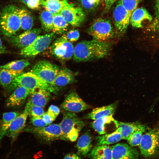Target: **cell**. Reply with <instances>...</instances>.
<instances>
[{
    "instance_id": "6da1fadb",
    "label": "cell",
    "mask_w": 159,
    "mask_h": 159,
    "mask_svg": "<svg viewBox=\"0 0 159 159\" xmlns=\"http://www.w3.org/2000/svg\"><path fill=\"white\" fill-rule=\"evenodd\" d=\"M112 43L94 39L83 40L78 43L74 49V60L77 62L89 61L106 56L110 51Z\"/></svg>"
},
{
    "instance_id": "7a4b0ae2",
    "label": "cell",
    "mask_w": 159,
    "mask_h": 159,
    "mask_svg": "<svg viewBox=\"0 0 159 159\" xmlns=\"http://www.w3.org/2000/svg\"><path fill=\"white\" fill-rule=\"evenodd\" d=\"M59 125L62 132L61 139L74 142L85 123L75 113L65 111Z\"/></svg>"
},
{
    "instance_id": "3957f363",
    "label": "cell",
    "mask_w": 159,
    "mask_h": 159,
    "mask_svg": "<svg viewBox=\"0 0 159 159\" xmlns=\"http://www.w3.org/2000/svg\"><path fill=\"white\" fill-rule=\"evenodd\" d=\"M20 86L30 90L31 92L38 88L46 89L51 92H55V89L53 86L47 83L31 72L22 73L16 77L7 90L11 92Z\"/></svg>"
},
{
    "instance_id": "277c9868",
    "label": "cell",
    "mask_w": 159,
    "mask_h": 159,
    "mask_svg": "<svg viewBox=\"0 0 159 159\" xmlns=\"http://www.w3.org/2000/svg\"><path fill=\"white\" fill-rule=\"evenodd\" d=\"M21 28L19 17L16 6L9 5L4 7L0 12V29L5 36L11 37Z\"/></svg>"
},
{
    "instance_id": "5b68a950",
    "label": "cell",
    "mask_w": 159,
    "mask_h": 159,
    "mask_svg": "<svg viewBox=\"0 0 159 159\" xmlns=\"http://www.w3.org/2000/svg\"><path fill=\"white\" fill-rule=\"evenodd\" d=\"M87 32L93 39L100 41H107L115 35L110 21L105 18L96 19L89 28Z\"/></svg>"
},
{
    "instance_id": "8992f818",
    "label": "cell",
    "mask_w": 159,
    "mask_h": 159,
    "mask_svg": "<svg viewBox=\"0 0 159 159\" xmlns=\"http://www.w3.org/2000/svg\"><path fill=\"white\" fill-rule=\"evenodd\" d=\"M141 154L145 157L154 156L159 152V127L150 130L143 135L139 144Z\"/></svg>"
},
{
    "instance_id": "52a82bcc",
    "label": "cell",
    "mask_w": 159,
    "mask_h": 159,
    "mask_svg": "<svg viewBox=\"0 0 159 159\" xmlns=\"http://www.w3.org/2000/svg\"><path fill=\"white\" fill-rule=\"evenodd\" d=\"M59 69L58 66L43 60L36 63L32 67L30 72L47 83L53 86L54 80Z\"/></svg>"
},
{
    "instance_id": "ba28073f",
    "label": "cell",
    "mask_w": 159,
    "mask_h": 159,
    "mask_svg": "<svg viewBox=\"0 0 159 159\" xmlns=\"http://www.w3.org/2000/svg\"><path fill=\"white\" fill-rule=\"evenodd\" d=\"M53 32L39 36L29 45L21 49L20 54L24 57L34 56L44 51L49 46L56 37Z\"/></svg>"
},
{
    "instance_id": "9c48e42d",
    "label": "cell",
    "mask_w": 159,
    "mask_h": 159,
    "mask_svg": "<svg viewBox=\"0 0 159 159\" xmlns=\"http://www.w3.org/2000/svg\"><path fill=\"white\" fill-rule=\"evenodd\" d=\"M74 49L71 42L61 37L53 42L50 49L52 54L56 57L67 61L71 59L73 56Z\"/></svg>"
},
{
    "instance_id": "30bf717a",
    "label": "cell",
    "mask_w": 159,
    "mask_h": 159,
    "mask_svg": "<svg viewBox=\"0 0 159 159\" xmlns=\"http://www.w3.org/2000/svg\"><path fill=\"white\" fill-rule=\"evenodd\" d=\"M38 138L47 142L61 139L62 132L59 124H50L42 127H33L26 129Z\"/></svg>"
},
{
    "instance_id": "8fae6325",
    "label": "cell",
    "mask_w": 159,
    "mask_h": 159,
    "mask_svg": "<svg viewBox=\"0 0 159 159\" xmlns=\"http://www.w3.org/2000/svg\"><path fill=\"white\" fill-rule=\"evenodd\" d=\"M69 24L74 26H80L85 21V15L82 9L69 4L59 13Z\"/></svg>"
},
{
    "instance_id": "7c38bea8",
    "label": "cell",
    "mask_w": 159,
    "mask_h": 159,
    "mask_svg": "<svg viewBox=\"0 0 159 159\" xmlns=\"http://www.w3.org/2000/svg\"><path fill=\"white\" fill-rule=\"evenodd\" d=\"M61 107L65 111L74 113L81 112L90 107L74 91L71 92L67 95Z\"/></svg>"
},
{
    "instance_id": "4fadbf2b",
    "label": "cell",
    "mask_w": 159,
    "mask_h": 159,
    "mask_svg": "<svg viewBox=\"0 0 159 159\" xmlns=\"http://www.w3.org/2000/svg\"><path fill=\"white\" fill-rule=\"evenodd\" d=\"M115 27L119 33H125L130 23V16L118 0L113 12Z\"/></svg>"
},
{
    "instance_id": "5bb4252c",
    "label": "cell",
    "mask_w": 159,
    "mask_h": 159,
    "mask_svg": "<svg viewBox=\"0 0 159 159\" xmlns=\"http://www.w3.org/2000/svg\"><path fill=\"white\" fill-rule=\"evenodd\" d=\"M40 28L26 30L21 34L11 37V43L15 47L21 49L27 47L39 36L41 32Z\"/></svg>"
},
{
    "instance_id": "9a60e30c",
    "label": "cell",
    "mask_w": 159,
    "mask_h": 159,
    "mask_svg": "<svg viewBox=\"0 0 159 159\" xmlns=\"http://www.w3.org/2000/svg\"><path fill=\"white\" fill-rule=\"evenodd\" d=\"M112 159H138L139 153L133 147L125 143H118L111 147Z\"/></svg>"
},
{
    "instance_id": "2e32d148",
    "label": "cell",
    "mask_w": 159,
    "mask_h": 159,
    "mask_svg": "<svg viewBox=\"0 0 159 159\" xmlns=\"http://www.w3.org/2000/svg\"><path fill=\"white\" fill-rule=\"evenodd\" d=\"M28 115V110L25 106L22 112L20 113L11 122L6 135L10 138L11 142L15 140L24 129Z\"/></svg>"
},
{
    "instance_id": "e0dca14e",
    "label": "cell",
    "mask_w": 159,
    "mask_h": 159,
    "mask_svg": "<svg viewBox=\"0 0 159 159\" xmlns=\"http://www.w3.org/2000/svg\"><path fill=\"white\" fill-rule=\"evenodd\" d=\"M30 90L21 86L16 88L7 100L6 104L8 107H14L22 104L31 94Z\"/></svg>"
},
{
    "instance_id": "ac0fdd59",
    "label": "cell",
    "mask_w": 159,
    "mask_h": 159,
    "mask_svg": "<svg viewBox=\"0 0 159 159\" xmlns=\"http://www.w3.org/2000/svg\"><path fill=\"white\" fill-rule=\"evenodd\" d=\"M117 104L115 102L108 105L95 108L85 115L83 118L94 120L104 117L112 115L116 111Z\"/></svg>"
},
{
    "instance_id": "d6986e66",
    "label": "cell",
    "mask_w": 159,
    "mask_h": 159,
    "mask_svg": "<svg viewBox=\"0 0 159 159\" xmlns=\"http://www.w3.org/2000/svg\"><path fill=\"white\" fill-rule=\"evenodd\" d=\"M50 92L45 89H36L31 93V96L28 102L32 105L43 108L50 98Z\"/></svg>"
},
{
    "instance_id": "ffe728a7",
    "label": "cell",
    "mask_w": 159,
    "mask_h": 159,
    "mask_svg": "<svg viewBox=\"0 0 159 159\" xmlns=\"http://www.w3.org/2000/svg\"><path fill=\"white\" fill-rule=\"evenodd\" d=\"M118 121L115 120L112 115L102 117L94 120L91 123L93 129L99 134L102 135L107 134L110 126L112 125L117 124Z\"/></svg>"
},
{
    "instance_id": "44dd1931",
    "label": "cell",
    "mask_w": 159,
    "mask_h": 159,
    "mask_svg": "<svg viewBox=\"0 0 159 159\" xmlns=\"http://www.w3.org/2000/svg\"><path fill=\"white\" fill-rule=\"evenodd\" d=\"M151 15L144 8H136L132 13L130 19V22L132 27L135 28L142 27V23L144 20L152 21Z\"/></svg>"
},
{
    "instance_id": "7402d4cb",
    "label": "cell",
    "mask_w": 159,
    "mask_h": 159,
    "mask_svg": "<svg viewBox=\"0 0 159 159\" xmlns=\"http://www.w3.org/2000/svg\"><path fill=\"white\" fill-rule=\"evenodd\" d=\"M73 72L69 69L64 68L60 69L54 82L53 86L63 87L72 83L74 81Z\"/></svg>"
},
{
    "instance_id": "603a6c76",
    "label": "cell",
    "mask_w": 159,
    "mask_h": 159,
    "mask_svg": "<svg viewBox=\"0 0 159 159\" xmlns=\"http://www.w3.org/2000/svg\"><path fill=\"white\" fill-rule=\"evenodd\" d=\"M118 127L123 139L127 140L129 136L135 131L146 129L145 126L138 122H118Z\"/></svg>"
},
{
    "instance_id": "cb8c5ba5",
    "label": "cell",
    "mask_w": 159,
    "mask_h": 159,
    "mask_svg": "<svg viewBox=\"0 0 159 159\" xmlns=\"http://www.w3.org/2000/svg\"><path fill=\"white\" fill-rule=\"evenodd\" d=\"M16 10L19 18L21 28L26 31L32 29L33 25L34 20L30 12L24 8L16 6Z\"/></svg>"
},
{
    "instance_id": "d4e9b609",
    "label": "cell",
    "mask_w": 159,
    "mask_h": 159,
    "mask_svg": "<svg viewBox=\"0 0 159 159\" xmlns=\"http://www.w3.org/2000/svg\"><path fill=\"white\" fill-rule=\"evenodd\" d=\"M69 3L67 0H47L41 1V4L45 9L53 15L60 13Z\"/></svg>"
},
{
    "instance_id": "484cf974",
    "label": "cell",
    "mask_w": 159,
    "mask_h": 159,
    "mask_svg": "<svg viewBox=\"0 0 159 159\" xmlns=\"http://www.w3.org/2000/svg\"><path fill=\"white\" fill-rule=\"evenodd\" d=\"M90 156L92 159H112L111 147L97 145L91 150Z\"/></svg>"
},
{
    "instance_id": "4316f807",
    "label": "cell",
    "mask_w": 159,
    "mask_h": 159,
    "mask_svg": "<svg viewBox=\"0 0 159 159\" xmlns=\"http://www.w3.org/2000/svg\"><path fill=\"white\" fill-rule=\"evenodd\" d=\"M122 139L120 129L118 127L112 132L101 135L97 137V145H108L116 143Z\"/></svg>"
},
{
    "instance_id": "83f0119b",
    "label": "cell",
    "mask_w": 159,
    "mask_h": 159,
    "mask_svg": "<svg viewBox=\"0 0 159 159\" xmlns=\"http://www.w3.org/2000/svg\"><path fill=\"white\" fill-rule=\"evenodd\" d=\"M20 113L17 112H9L4 113L0 123V142L6 135L12 121Z\"/></svg>"
},
{
    "instance_id": "f1b7e54d",
    "label": "cell",
    "mask_w": 159,
    "mask_h": 159,
    "mask_svg": "<svg viewBox=\"0 0 159 159\" xmlns=\"http://www.w3.org/2000/svg\"><path fill=\"white\" fill-rule=\"evenodd\" d=\"M92 140L90 135L85 133L79 138L77 148L79 152L83 155H86L90 151L92 147Z\"/></svg>"
},
{
    "instance_id": "f546056e",
    "label": "cell",
    "mask_w": 159,
    "mask_h": 159,
    "mask_svg": "<svg viewBox=\"0 0 159 159\" xmlns=\"http://www.w3.org/2000/svg\"><path fill=\"white\" fill-rule=\"evenodd\" d=\"M21 73L0 68V84L7 90L14 78Z\"/></svg>"
},
{
    "instance_id": "4dcf8cb0",
    "label": "cell",
    "mask_w": 159,
    "mask_h": 159,
    "mask_svg": "<svg viewBox=\"0 0 159 159\" xmlns=\"http://www.w3.org/2000/svg\"><path fill=\"white\" fill-rule=\"evenodd\" d=\"M54 15L52 32L56 34H62L67 30L69 24L59 14Z\"/></svg>"
},
{
    "instance_id": "1f68e13d",
    "label": "cell",
    "mask_w": 159,
    "mask_h": 159,
    "mask_svg": "<svg viewBox=\"0 0 159 159\" xmlns=\"http://www.w3.org/2000/svg\"><path fill=\"white\" fill-rule=\"evenodd\" d=\"M30 63L27 60L21 59L11 61L1 66L0 68L22 73L24 69Z\"/></svg>"
},
{
    "instance_id": "d6a6232c",
    "label": "cell",
    "mask_w": 159,
    "mask_h": 159,
    "mask_svg": "<svg viewBox=\"0 0 159 159\" xmlns=\"http://www.w3.org/2000/svg\"><path fill=\"white\" fill-rule=\"evenodd\" d=\"M54 15L50 12L45 10L41 13L39 20L43 29L47 32L52 31Z\"/></svg>"
},
{
    "instance_id": "836d02e7",
    "label": "cell",
    "mask_w": 159,
    "mask_h": 159,
    "mask_svg": "<svg viewBox=\"0 0 159 159\" xmlns=\"http://www.w3.org/2000/svg\"><path fill=\"white\" fill-rule=\"evenodd\" d=\"M154 13V19L147 28V30L159 33V0H155Z\"/></svg>"
},
{
    "instance_id": "e575fe53",
    "label": "cell",
    "mask_w": 159,
    "mask_h": 159,
    "mask_svg": "<svg viewBox=\"0 0 159 159\" xmlns=\"http://www.w3.org/2000/svg\"><path fill=\"white\" fill-rule=\"evenodd\" d=\"M145 129H143L137 130L129 136L127 140L130 146L133 147L139 145L142 137L143 133Z\"/></svg>"
},
{
    "instance_id": "d590c367",
    "label": "cell",
    "mask_w": 159,
    "mask_h": 159,
    "mask_svg": "<svg viewBox=\"0 0 159 159\" xmlns=\"http://www.w3.org/2000/svg\"><path fill=\"white\" fill-rule=\"evenodd\" d=\"M26 106L30 117H41L44 113L43 107L32 105L29 102L27 103Z\"/></svg>"
},
{
    "instance_id": "8d00e7d4",
    "label": "cell",
    "mask_w": 159,
    "mask_h": 159,
    "mask_svg": "<svg viewBox=\"0 0 159 159\" xmlns=\"http://www.w3.org/2000/svg\"><path fill=\"white\" fill-rule=\"evenodd\" d=\"M142 0H119L131 17V15Z\"/></svg>"
},
{
    "instance_id": "74e56055",
    "label": "cell",
    "mask_w": 159,
    "mask_h": 159,
    "mask_svg": "<svg viewBox=\"0 0 159 159\" xmlns=\"http://www.w3.org/2000/svg\"><path fill=\"white\" fill-rule=\"evenodd\" d=\"M80 33L79 31L76 29L70 30L66 33H64L62 36L71 42L77 41L79 39Z\"/></svg>"
},
{
    "instance_id": "f35d334b",
    "label": "cell",
    "mask_w": 159,
    "mask_h": 159,
    "mask_svg": "<svg viewBox=\"0 0 159 159\" xmlns=\"http://www.w3.org/2000/svg\"><path fill=\"white\" fill-rule=\"evenodd\" d=\"M29 8L32 9H39L41 4V0H18Z\"/></svg>"
},
{
    "instance_id": "ab89813d",
    "label": "cell",
    "mask_w": 159,
    "mask_h": 159,
    "mask_svg": "<svg viewBox=\"0 0 159 159\" xmlns=\"http://www.w3.org/2000/svg\"><path fill=\"white\" fill-rule=\"evenodd\" d=\"M31 121L35 127H42L48 125L41 117H31Z\"/></svg>"
},
{
    "instance_id": "60d3db41",
    "label": "cell",
    "mask_w": 159,
    "mask_h": 159,
    "mask_svg": "<svg viewBox=\"0 0 159 159\" xmlns=\"http://www.w3.org/2000/svg\"><path fill=\"white\" fill-rule=\"evenodd\" d=\"M60 109L57 106L54 105H50L47 111L53 118L55 119L60 112Z\"/></svg>"
},
{
    "instance_id": "b9f144b4",
    "label": "cell",
    "mask_w": 159,
    "mask_h": 159,
    "mask_svg": "<svg viewBox=\"0 0 159 159\" xmlns=\"http://www.w3.org/2000/svg\"><path fill=\"white\" fill-rule=\"evenodd\" d=\"M81 1L82 6L88 11L94 9L98 5L97 4L91 3L88 0H81Z\"/></svg>"
},
{
    "instance_id": "7bdbcfd3",
    "label": "cell",
    "mask_w": 159,
    "mask_h": 159,
    "mask_svg": "<svg viewBox=\"0 0 159 159\" xmlns=\"http://www.w3.org/2000/svg\"><path fill=\"white\" fill-rule=\"evenodd\" d=\"M42 117L48 125L50 124L55 120L47 112H44Z\"/></svg>"
},
{
    "instance_id": "ee69618b",
    "label": "cell",
    "mask_w": 159,
    "mask_h": 159,
    "mask_svg": "<svg viewBox=\"0 0 159 159\" xmlns=\"http://www.w3.org/2000/svg\"><path fill=\"white\" fill-rule=\"evenodd\" d=\"M117 0H104L105 9L108 11L115 2Z\"/></svg>"
},
{
    "instance_id": "f6af8a7d",
    "label": "cell",
    "mask_w": 159,
    "mask_h": 159,
    "mask_svg": "<svg viewBox=\"0 0 159 159\" xmlns=\"http://www.w3.org/2000/svg\"><path fill=\"white\" fill-rule=\"evenodd\" d=\"M63 159H81V158L76 154L69 153L66 155Z\"/></svg>"
},
{
    "instance_id": "bcb514c9",
    "label": "cell",
    "mask_w": 159,
    "mask_h": 159,
    "mask_svg": "<svg viewBox=\"0 0 159 159\" xmlns=\"http://www.w3.org/2000/svg\"><path fill=\"white\" fill-rule=\"evenodd\" d=\"M7 51L3 46L0 37V55L6 53Z\"/></svg>"
},
{
    "instance_id": "7dc6e473",
    "label": "cell",
    "mask_w": 159,
    "mask_h": 159,
    "mask_svg": "<svg viewBox=\"0 0 159 159\" xmlns=\"http://www.w3.org/2000/svg\"><path fill=\"white\" fill-rule=\"evenodd\" d=\"M90 2L92 3L99 4L100 0H88Z\"/></svg>"
},
{
    "instance_id": "c3c4849f",
    "label": "cell",
    "mask_w": 159,
    "mask_h": 159,
    "mask_svg": "<svg viewBox=\"0 0 159 159\" xmlns=\"http://www.w3.org/2000/svg\"><path fill=\"white\" fill-rule=\"evenodd\" d=\"M159 100V95L157 97V98L155 99V100L154 101V102L153 103V105H152L151 107H152L153 106V105H154Z\"/></svg>"
},
{
    "instance_id": "681fc988",
    "label": "cell",
    "mask_w": 159,
    "mask_h": 159,
    "mask_svg": "<svg viewBox=\"0 0 159 159\" xmlns=\"http://www.w3.org/2000/svg\"><path fill=\"white\" fill-rule=\"evenodd\" d=\"M41 0V1H46L47 0Z\"/></svg>"
}]
</instances>
